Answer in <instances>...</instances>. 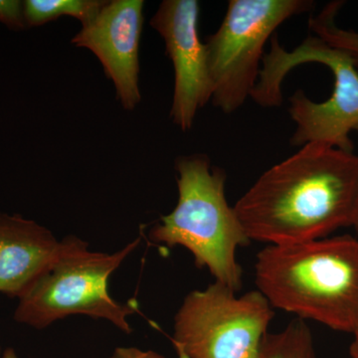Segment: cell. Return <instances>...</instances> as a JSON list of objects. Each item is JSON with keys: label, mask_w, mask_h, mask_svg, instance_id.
<instances>
[{"label": "cell", "mask_w": 358, "mask_h": 358, "mask_svg": "<svg viewBox=\"0 0 358 358\" xmlns=\"http://www.w3.org/2000/svg\"><path fill=\"white\" fill-rule=\"evenodd\" d=\"M357 187V155L310 143L265 171L233 207L251 241L305 243L352 226Z\"/></svg>", "instance_id": "cell-1"}, {"label": "cell", "mask_w": 358, "mask_h": 358, "mask_svg": "<svg viewBox=\"0 0 358 358\" xmlns=\"http://www.w3.org/2000/svg\"><path fill=\"white\" fill-rule=\"evenodd\" d=\"M257 289L273 308L341 333H358V240L326 237L267 245L256 257Z\"/></svg>", "instance_id": "cell-2"}, {"label": "cell", "mask_w": 358, "mask_h": 358, "mask_svg": "<svg viewBox=\"0 0 358 358\" xmlns=\"http://www.w3.org/2000/svg\"><path fill=\"white\" fill-rule=\"evenodd\" d=\"M176 167L178 204L150 229L148 237L167 247H185L197 267L208 268L215 282L239 291L242 268L236 252L251 240L226 199L225 173L212 167L204 155L178 157Z\"/></svg>", "instance_id": "cell-3"}, {"label": "cell", "mask_w": 358, "mask_h": 358, "mask_svg": "<svg viewBox=\"0 0 358 358\" xmlns=\"http://www.w3.org/2000/svg\"><path fill=\"white\" fill-rule=\"evenodd\" d=\"M271 44L251 98L263 108L280 107L282 83L289 71L306 63L327 66L334 78L331 98L313 102L303 91H296L289 98V113L296 124L291 143L296 147L322 143L353 152L350 134L358 127V71L350 56L315 35L303 40L293 51L285 50L277 37Z\"/></svg>", "instance_id": "cell-4"}, {"label": "cell", "mask_w": 358, "mask_h": 358, "mask_svg": "<svg viewBox=\"0 0 358 358\" xmlns=\"http://www.w3.org/2000/svg\"><path fill=\"white\" fill-rule=\"evenodd\" d=\"M134 240L113 254L93 252L80 238L63 240V249L46 274L18 300L14 320L42 329L70 315H84L108 320L131 334L128 317L138 312V303H121L110 296V275L138 248Z\"/></svg>", "instance_id": "cell-5"}, {"label": "cell", "mask_w": 358, "mask_h": 358, "mask_svg": "<svg viewBox=\"0 0 358 358\" xmlns=\"http://www.w3.org/2000/svg\"><path fill=\"white\" fill-rule=\"evenodd\" d=\"M313 6L310 0H230L205 43L213 106L225 114L239 110L258 83L268 40L285 21Z\"/></svg>", "instance_id": "cell-6"}, {"label": "cell", "mask_w": 358, "mask_h": 358, "mask_svg": "<svg viewBox=\"0 0 358 358\" xmlns=\"http://www.w3.org/2000/svg\"><path fill=\"white\" fill-rule=\"evenodd\" d=\"M214 282L185 296L174 317L179 358H254L267 336L274 308L260 292L238 296Z\"/></svg>", "instance_id": "cell-7"}, {"label": "cell", "mask_w": 358, "mask_h": 358, "mask_svg": "<svg viewBox=\"0 0 358 358\" xmlns=\"http://www.w3.org/2000/svg\"><path fill=\"white\" fill-rule=\"evenodd\" d=\"M200 4L196 0H164L150 25L159 33L173 62L174 90L171 117L181 131H189L197 112L212 96L205 43L200 40Z\"/></svg>", "instance_id": "cell-8"}, {"label": "cell", "mask_w": 358, "mask_h": 358, "mask_svg": "<svg viewBox=\"0 0 358 358\" xmlns=\"http://www.w3.org/2000/svg\"><path fill=\"white\" fill-rule=\"evenodd\" d=\"M143 7V0L107 1L98 15L82 26L71 41L95 54L115 85L117 100L128 110H134L141 100L138 51L145 20Z\"/></svg>", "instance_id": "cell-9"}, {"label": "cell", "mask_w": 358, "mask_h": 358, "mask_svg": "<svg viewBox=\"0 0 358 358\" xmlns=\"http://www.w3.org/2000/svg\"><path fill=\"white\" fill-rule=\"evenodd\" d=\"M63 249L50 230L22 216L0 214V293L24 296Z\"/></svg>", "instance_id": "cell-10"}, {"label": "cell", "mask_w": 358, "mask_h": 358, "mask_svg": "<svg viewBox=\"0 0 358 358\" xmlns=\"http://www.w3.org/2000/svg\"><path fill=\"white\" fill-rule=\"evenodd\" d=\"M105 0H26L24 18L27 27L41 26L61 16H72L82 26L94 20L106 4Z\"/></svg>", "instance_id": "cell-11"}, {"label": "cell", "mask_w": 358, "mask_h": 358, "mask_svg": "<svg viewBox=\"0 0 358 358\" xmlns=\"http://www.w3.org/2000/svg\"><path fill=\"white\" fill-rule=\"evenodd\" d=\"M254 358H317L310 327L296 319L279 333L268 334Z\"/></svg>", "instance_id": "cell-12"}, {"label": "cell", "mask_w": 358, "mask_h": 358, "mask_svg": "<svg viewBox=\"0 0 358 358\" xmlns=\"http://www.w3.org/2000/svg\"><path fill=\"white\" fill-rule=\"evenodd\" d=\"M343 6V1L329 2L319 14L310 17L308 26L313 35L348 54L358 71V32L336 24V16Z\"/></svg>", "instance_id": "cell-13"}, {"label": "cell", "mask_w": 358, "mask_h": 358, "mask_svg": "<svg viewBox=\"0 0 358 358\" xmlns=\"http://www.w3.org/2000/svg\"><path fill=\"white\" fill-rule=\"evenodd\" d=\"M0 21L13 30L27 27L24 18V6L20 0H0Z\"/></svg>", "instance_id": "cell-14"}, {"label": "cell", "mask_w": 358, "mask_h": 358, "mask_svg": "<svg viewBox=\"0 0 358 358\" xmlns=\"http://www.w3.org/2000/svg\"><path fill=\"white\" fill-rule=\"evenodd\" d=\"M110 358H166L152 350H143L138 348H117Z\"/></svg>", "instance_id": "cell-15"}, {"label": "cell", "mask_w": 358, "mask_h": 358, "mask_svg": "<svg viewBox=\"0 0 358 358\" xmlns=\"http://www.w3.org/2000/svg\"><path fill=\"white\" fill-rule=\"evenodd\" d=\"M352 226H353L358 232V187L357 197H355V207H353Z\"/></svg>", "instance_id": "cell-16"}, {"label": "cell", "mask_w": 358, "mask_h": 358, "mask_svg": "<svg viewBox=\"0 0 358 358\" xmlns=\"http://www.w3.org/2000/svg\"><path fill=\"white\" fill-rule=\"evenodd\" d=\"M350 357L358 358V333L353 334V341L350 348Z\"/></svg>", "instance_id": "cell-17"}, {"label": "cell", "mask_w": 358, "mask_h": 358, "mask_svg": "<svg viewBox=\"0 0 358 358\" xmlns=\"http://www.w3.org/2000/svg\"><path fill=\"white\" fill-rule=\"evenodd\" d=\"M0 358H18L17 355H16L15 352L13 350V348H9V350H7L6 352L3 353V355L2 357H0Z\"/></svg>", "instance_id": "cell-18"}, {"label": "cell", "mask_w": 358, "mask_h": 358, "mask_svg": "<svg viewBox=\"0 0 358 358\" xmlns=\"http://www.w3.org/2000/svg\"><path fill=\"white\" fill-rule=\"evenodd\" d=\"M355 131H357V133H358V127L357 129H355Z\"/></svg>", "instance_id": "cell-19"}]
</instances>
